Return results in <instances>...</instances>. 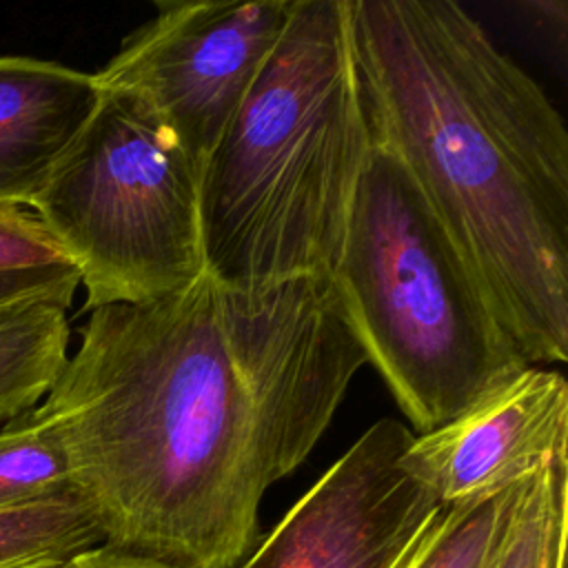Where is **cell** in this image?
Wrapping results in <instances>:
<instances>
[{
  "label": "cell",
  "mask_w": 568,
  "mask_h": 568,
  "mask_svg": "<svg viewBox=\"0 0 568 568\" xmlns=\"http://www.w3.org/2000/svg\"><path fill=\"white\" fill-rule=\"evenodd\" d=\"M98 102L93 73L0 55V204L31 206Z\"/></svg>",
  "instance_id": "obj_9"
},
{
  "label": "cell",
  "mask_w": 568,
  "mask_h": 568,
  "mask_svg": "<svg viewBox=\"0 0 568 568\" xmlns=\"http://www.w3.org/2000/svg\"><path fill=\"white\" fill-rule=\"evenodd\" d=\"M29 209L75 266L84 311L151 302L204 273L200 171L126 95L100 91Z\"/></svg>",
  "instance_id": "obj_5"
},
{
  "label": "cell",
  "mask_w": 568,
  "mask_h": 568,
  "mask_svg": "<svg viewBox=\"0 0 568 568\" xmlns=\"http://www.w3.org/2000/svg\"><path fill=\"white\" fill-rule=\"evenodd\" d=\"M73 490L64 453L38 406L0 426V510Z\"/></svg>",
  "instance_id": "obj_13"
},
{
  "label": "cell",
  "mask_w": 568,
  "mask_h": 568,
  "mask_svg": "<svg viewBox=\"0 0 568 568\" xmlns=\"http://www.w3.org/2000/svg\"><path fill=\"white\" fill-rule=\"evenodd\" d=\"M293 0H162L98 71L102 93L153 113L204 171L286 27Z\"/></svg>",
  "instance_id": "obj_6"
},
{
  "label": "cell",
  "mask_w": 568,
  "mask_h": 568,
  "mask_svg": "<svg viewBox=\"0 0 568 568\" xmlns=\"http://www.w3.org/2000/svg\"><path fill=\"white\" fill-rule=\"evenodd\" d=\"M557 457H568V384L559 371L528 364L415 435L402 464L442 504H455L504 490Z\"/></svg>",
  "instance_id": "obj_8"
},
{
  "label": "cell",
  "mask_w": 568,
  "mask_h": 568,
  "mask_svg": "<svg viewBox=\"0 0 568 568\" xmlns=\"http://www.w3.org/2000/svg\"><path fill=\"white\" fill-rule=\"evenodd\" d=\"M98 544L102 530L75 490L0 510V568H62Z\"/></svg>",
  "instance_id": "obj_11"
},
{
  "label": "cell",
  "mask_w": 568,
  "mask_h": 568,
  "mask_svg": "<svg viewBox=\"0 0 568 568\" xmlns=\"http://www.w3.org/2000/svg\"><path fill=\"white\" fill-rule=\"evenodd\" d=\"M524 479L490 495L444 504L404 568H490Z\"/></svg>",
  "instance_id": "obj_12"
},
{
  "label": "cell",
  "mask_w": 568,
  "mask_h": 568,
  "mask_svg": "<svg viewBox=\"0 0 568 568\" xmlns=\"http://www.w3.org/2000/svg\"><path fill=\"white\" fill-rule=\"evenodd\" d=\"M67 311L51 300L0 308V424L36 408L62 371Z\"/></svg>",
  "instance_id": "obj_10"
},
{
  "label": "cell",
  "mask_w": 568,
  "mask_h": 568,
  "mask_svg": "<svg viewBox=\"0 0 568 568\" xmlns=\"http://www.w3.org/2000/svg\"><path fill=\"white\" fill-rule=\"evenodd\" d=\"M80 286L75 266H51L33 271H7L0 273V308L51 300L71 306Z\"/></svg>",
  "instance_id": "obj_16"
},
{
  "label": "cell",
  "mask_w": 568,
  "mask_h": 568,
  "mask_svg": "<svg viewBox=\"0 0 568 568\" xmlns=\"http://www.w3.org/2000/svg\"><path fill=\"white\" fill-rule=\"evenodd\" d=\"M564 506H568V457H557L524 479L490 568H539L550 526Z\"/></svg>",
  "instance_id": "obj_14"
},
{
  "label": "cell",
  "mask_w": 568,
  "mask_h": 568,
  "mask_svg": "<svg viewBox=\"0 0 568 568\" xmlns=\"http://www.w3.org/2000/svg\"><path fill=\"white\" fill-rule=\"evenodd\" d=\"M371 144L348 0H293L200 178L204 271L235 288L331 280Z\"/></svg>",
  "instance_id": "obj_3"
},
{
  "label": "cell",
  "mask_w": 568,
  "mask_h": 568,
  "mask_svg": "<svg viewBox=\"0 0 568 568\" xmlns=\"http://www.w3.org/2000/svg\"><path fill=\"white\" fill-rule=\"evenodd\" d=\"M62 568H178L164 561H155L142 555H133L109 544H98L73 559H69Z\"/></svg>",
  "instance_id": "obj_17"
},
{
  "label": "cell",
  "mask_w": 568,
  "mask_h": 568,
  "mask_svg": "<svg viewBox=\"0 0 568 568\" xmlns=\"http://www.w3.org/2000/svg\"><path fill=\"white\" fill-rule=\"evenodd\" d=\"M331 282L413 435L528 366L406 169L375 142Z\"/></svg>",
  "instance_id": "obj_4"
},
{
  "label": "cell",
  "mask_w": 568,
  "mask_h": 568,
  "mask_svg": "<svg viewBox=\"0 0 568 568\" xmlns=\"http://www.w3.org/2000/svg\"><path fill=\"white\" fill-rule=\"evenodd\" d=\"M73 266L38 215L18 204H0V273Z\"/></svg>",
  "instance_id": "obj_15"
},
{
  "label": "cell",
  "mask_w": 568,
  "mask_h": 568,
  "mask_svg": "<svg viewBox=\"0 0 568 568\" xmlns=\"http://www.w3.org/2000/svg\"><path fill=\"white\" fill-rule=\"evenodd\" d=\"M366 364L328 277L93 308L38 404L104 544L237 568L264 493L291 475Z\"/></svg>",
  "instance_id": "obj_1"
},
{
  "label": "cell",
  "mask_w": 568,
  "mask_h": 568,
  "mask_svg": "<svg viewBox=\"0 0 568 568\" xmlns=\"http://www.w3.org/2000/svg\"><path fill=\"white\" fill-rule=\"evenodd\" d=\"M566 541H568V506H564L555 515L539 568H566Z\"/></svg>",
  "instance_id": "obj_18"
},
{
  "label": "cell",
  "mask_w": 568,
  "mask_h": 568,
  "mask_svg": "<svg viewBox=\"0 0 568 568\" xmlns=\"http://www.w3.org/2000/svg\"><path fill=\"white\" fill-rule=\"evenodd\" d=\"M413 437L375 422L237 568H404L444 506L402 464Z\"/></svg>",
  "instance_id": "obj_7"
},
{
  "label": "cell",
  "mask_w": 568,
  "mask_h": 568,
  "mask_svg": "<svg viewBox=\"0 0 568 568\" xmlns=\"http://www.w3.org/2000/svg\"><path fill=\"white\" fill-rule=\"evenodd\" d=\"M371 140L410 175L530 366L568 359V131L453 0H348Z\"/></svg>",
  "instance_id": "obj_2"
}]
</instances>
